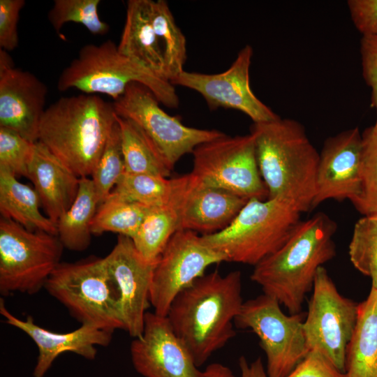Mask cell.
I'll return each instance as SVG.
<instances>
[{"label":"cell","instance_id":"obj_1","mask_svg":"<svg viewBox=\"0 0 377 377\" xmlns=\"http://www.w3.org/2000/svg\"><path fill=\"white\" fill-rule=\"evenodd\" d=\"M243 303L238 270L205 274L174 299L167 318L198 367L235 337Z\"/></svg>","mask_w":377,"mask_h":377},{"label":"cell","instance_id":"obj_2","mask_svg":"<svg viewBox=\"0 0 377 377\" xmlns=\"http://www.w3.org/2000/svg\"><path fill=\"white\" fill-rule=\"evenodd\" d=\"M337 228L323 212L300 221L281 248L254 266L251 279L290 314L302 313L318 269L336 256Z\"/></svg>","mask_w":377,"mask_h":377},{"label":"cell","instance_id":"obj_3","mask_svg":"<svg viewBox=\"0 0 377 377\" xmlns=\"http://www.w3.org/2000/svg\"><path fill=\"white\" fill-rule=\"evenodd\" d=\"M268 198H281L302 213L311 210L319 153L304 126L290 119L253 123L250 133Z\"/></svg>","mask_w":377,"mask_h":377},{"label":"cell","instance_id":"obj_4","mask_svg":"<svg viewBox=\"0 0 377 377\" xmlns=\"http://www.w3.org/2000/svg\"><path fill=\"white\" fill-rule=\"evenodd\" d=\"M115 123L112 103L96 94L61 97L45 109L38 142L78 177H88Z\"/></svg>","mask_w":377,"mask_h":377},{"label":"cell","instance_id":"obj_5","mask_svg":"<svg viewBox=\"0 0 377 377\" xmlns=\"http://www.w3.org/2000/svg\"><path fill=\"white\" fill-rule=\"evenodd\" d=\"M138 82L147 87L164 105L176 108L179 98L170 81L121 54L112 40L82 47L77 57L61 73L57 89H77L86 94H103L114 101L127 87Z\"/></svg>","mask_w":377,"mask_h":377},{"label":"cell","instance_id":"obj_6","mask_svg":"<svg viewBox=\"0 0 377 377\" xmlns=\"http://www.w3.org/2000/svg\"><path fill=\"white\" fill-rule=\"evenodd\" d=\"M301 214L293 204L281 198H251L228 227L201 238L227 262L255 266L286 243L300 221Z\"/></svg>","mask_w":377,"mask_h":377},{"label":"cell","instance_id":"obj_7","mask_svg":"<svg viewBox=\"0 0 377 377\" xmlns=\"http://www.w3.org/2000/svg\"><path fill=\"white\" fill-rule=\"evenodd\" d=\"M45 288L82 325L124 330L119 291L105 258L60 263Z\"/></svg>","mask_w":377,"mask_h":377},{"label":"cell","instance_id":"obj_8","mask_svg":"<svg viewBox=\"0 0 377 377\" xmlns=\"http://www.w3.org/2000/svg\"><path fill=\"white\" fill-rule=\"evenodd\" d=\"M64 246L57 235L31 231L0 219V292L33 295L45 288L60 264Z\"/></svg>","mask_w":377,"mask_h":377},{"label":"cell","instance_id":"obj_9","mask_svg":"<svg viewBox=\"0 0 377 377\" xmlns=\"http://www.w3.org/2000/svg\"><path fill=\"white\" fill-rule=\"evenodd\" d=\"M279 302L266 294L242 304L234 324L250 329L259 338L266 359L268 377H286L309 350L303 330L304 313L285 314Z\"/></svg>","mask_w":377,"mask_h":377},{"label":"cell","instance_id":"obj_10","mask_svg":"<svg viewBox=\"0 0 377 377\" xmlns=\"http://www.w3.org/2000/svg\"><path fill=\"white\" fill-rule=\"evenodd\" d=\"M192 154L191 173L202 183L248 200L268 198L251 133L236 136L224 133L198 145Z\"/></svg>","mask_w":377,"mask_h":377},{"label":"cell","instance_id":"obj_11","mask_svg":"<svg viewBox=\"0 0 377 377\" xmlns=\"http://www.w3.org/2000/svg\"><path fill=\"white\" fill-rule=\"evenodd\" d=\"M159 103L147 87L133 82L112 105L117 116L131 121L144 132L172 169L196 147L224 134L187 126L163 110Z\"/></svg>","mask_w":377,"mask_h":377},{"label":"cell","instance_id":"obj_12","mask_svg":"<svg viewBox=\"0 0 377 377\" xmlns=\"http://www.w3.org/2000/svg\"><path fill=\"white\" fill-rule=\"evenodd\" d=\"M358 304L338 291L323 266L318 269L303 330L309 351H319L343 373L347 346L357 320Z\"/></svg>","mask_w":377,"mask_h":377},{"label":"cell","instance_id":"obj_13","mask_svg":"<svg viewBox=\"0 0 377 377\" xmlns=\"http://www.w3.org/2000/svg\"><path fill=\"white\" fill-rule=\"evenodd\" d=\"M226 257L206 245L198 233L177 230L158 258L153 272L149 302L154 313L167 316L174 299L212 265Z\"/></svg>","mask_w":377,"mask_h":377},{"label":"cell","instance_id":"obj_14","mask_svg":"<svg viewBox=\"0 0 377 377\" xmlns=\"http://www.w3.org/2000/svg\"><path fill=\"white\" fill-rule=\"evenodd\" d=\"M252 55L253 49L247 45L238 52L235 60L224 72L205 74L184 71L170 83L198 92L211 110L223 108L239 110L253 123L276 120L280 117L260 101L251 90L249 70Z\"/></svg>","mask_w":377,"mask_h":377},{"label":"cell","instance_id":"obj_15","mask_svg":"<svg viewBox=\"0 0 377 377\" xmlns=\"http://www.w3.org/2000/svg\"><path fill=\"white\" fill-rule=\"evenodd\" d=\"M130 353L135 371L144 377H205L167 316L154 312L146 313L143 332L132 341Z\"/></svg>","mask_w":377,"mask_h":377},{"label":"cell","instance_id":"obj_16","mask_svg":"<svg viewBox=\"0 0 377 377\" xmlns=\"http://www.w3.org/2000/svg\"><path fill=\"white\" fill-rule=\"evenodd\" d=\"M177 196L178 230L212 235L228 227L249 200L202 183L191 172L174 177Z\"/></svg>","mask_w":377,"mask_h":377},{"label":"cell","instance_id":"obj_17","mask_svg":"<svg viewBox=\"0 0 377 377\" xmlns=\"http://www.w3.org/2000/svg\"><path fill=\"white\" fill-rule=\"evenodd\" d=\"M47 94L44 82L32 73L15 67L8 52L0 49V127L38 142Z\"/></svg>","mask_w":377,"mask_h":377},{"label":"cell","instance_id":"obj_18","mask_svg":"<svg viewBox=\"0 0 377 377\" xmlns=\"http://www.w3.org/2000/svg\"><path fill=\"white\" fill-rule=\"evenodd\" d=\"M105 258L119 291L124 330L132 337H139L150 304L149 291L156 263L143 258L132 239L123 235H119L115 246Z\"/></svg>","mask_w":377,"mask_h":377},{"label":"cell","instance_id":"obj_19","mask_svg":"<svg viewBox=\"0 0 377 377\" xmlns=\"http://www.w3.org/2000/svg\"><path fill=\"white\" fill-rule=\"evenodd\" d=\"M362 151V138L358 127L325 140L319 153L311 209L328 200L351 202L358 195Z\"/></svg>","mask_w":377,"mask_h":377},{"label":"cell","instance_id":"obj_20","mask_svg":"<svg viewBox=\"0 0 377 377\" xmlns=\"http://www.w3.org/2000/svg\"><path fill=\"white\" fill-rule=\"evenodd\" d=\"M0 313L7 324L24 332L37 346L38 356L34 369V377H44L57 357L66 352L90 360L95 359L96 346H108L113 334L90 325H82L70 332H54L36 325L31 316L26 320L17 318L8 310L2 299Z\"/></svg>","mask_w":377,"mask_h":377},{"label":"cell","instance_id":"obj_21","mask_svg":"<svg viewBox=\"0 0 377 377\" xmlns=\"http://www.w3.org/2000/svg\"><path fill=\"white\" fill-rule=\"evenodd\" d=\"M27 178L33 183L47 216L57 224L77 196L80 177L36 142Z\"/></svg>","mask_w":377,"mask_h":377},{"label":"cell","instance_id":"obj_22","mask_svg":"<svg viewBox=\"0 0 377 377\" xmlns=\"http://www.w3.org/2000/svg\"><path fill=\"white\" fill-rule=\"evenodd\" d=\"M117 48L121 54L167 80L163 54L151 20L149 0L127 1Z\"/></svg>","mask_w":377,"mask_h":377},{"label":"cell","instance_id":"obj_23","mask_svg":"<svg viewBox=\"0 0 377 377\" xmlns=\"http://www.w3.org/2000/svg\"><path fill=\"white\" fill-rule=\"evenodd\" d=\"M345 377H377V289L358 304L355 326L347 346Z\"/></svg>","mask_w":377,"mask_h":377},{"label":"cell","instance_id":"obj_24","mask_svg":"<svg viewBox=\"0 0 377 377\" xmlns=\"http://www.w3.org/2000/svg\"><path fill=\"white\" fill-rule=\"evenodd\" d=\"M40 200L34 188L20 182L7 170L0 169V213L31 231L57 236V224L40 211Z\"/></svg>","mask_w":377,"mask_h":377},{"label":"cell","instance_id":"obj_25","mask_svg":"<svg viewBox=\"0 0 377 377\" xmlns=\"http://www.w3.org/2000/svg\"><path fill=\"white\" fill-rule=\"evenodd\" d=\"M99 205L94 182L80 177L77 196L71 207L57 222V237L64 247L83 251L90 244L91 224Z\"/></svg>","mask_w":377,"mask_h":377},{"label":"cell","instance_id":"obj_26","mask_svg":"<svg viewBox=\"0 0 377 377\" xmlns=\"http://www.w3.org/2000/svg\"><path fill=\"white\" fill-rule=\"evenodd\" d=\"M178 226V200L173 186L170 201L149 208L132 240L143 258L156 263Z\"/></svg>","mask_w":377,"mask_h":377},{"label":"cell","instance_id":"obj_27","mask_svg":"<svg viewBox=\"0 0 377 377\" xmlns=\"http://www.w3.org/2000/svg\"><path fill=\"white\" fill-rule=\"evenodd\" d=\"M119 126L125 172L168 177L172 169L161 154L133 122L116 114Z\"/></svg>","mask_w":377,"mask_h":377},{"label":"cell","instance_id":"obj_28","mask_svg":"<svg viewBox=\"0 0 377 377\" xmlns=\"http://www.w3.org/2000/svg\"><path fill=\"white\" fill-rule=\"evenodd\" d=\"M149 5L151 20L163 54L165 78L170 82L184 71L186 38L167 1L149 0Z\"/></svg>","mask_w":377,"mask_h":377},{"label":"cell","instance_id":"obj_29","mask_svg":"<svg viewBox=\"0 0 377 377\" xmlns=\"http://www.w3.org/2000/svg\"><path fill=\"white\" fill-rule=\"evenodd\" d=\"M149 208L112 191L98 207L91 224L92 235L111 232L132 239Z\"/></svg>","mask_w":377,"mask_h":377},{"label":"cell","instance_id":"obj_30","mask_svg":"<svg viewBox=\"0 0 377 377\" xmlns=\"http://www.w3.org/2000/svg\"><path fill=\"white\" fill-rule=\"evenodd\" d=\"M172 188V178L125 172L112 192L130 201L154 207L163 205L170 201Z\"/></svg>","mask_w":377,"mask_h":377},{"label":"cell","instance_id":"obj_31","mask_svg":"<svg viewBox=\"0 0 377 377\" xmlns=\"http://www.w3.org/2000/svg\"><path fill=\"white\" fill-rule=\"evenodd\" d=\"M348 254L354 267L377 289V214L363 216L355 223Z\"/></svg>","mask_w":377,"mask_h":377},{"label":"cell","instance_id":"obj_32","mask_svg":"<svg viewBox=\"0 0 377 377\" xmlns=\"http://www.w3.org/2000/svg\"><path fill=\"white\" fill-rule=\"evenodd\" d=\"M361 187L351 201L363 216L377 214V120L362 133Z\"/></svg>","mask_w":377,"mask_h":377},{"label":"cell","instance_id":"obj_33","mask_svg":"<svg viewBox=\"0 0 377 377\" xmlns=\"http://www.w3.org/2000/svg\"><path fill=\"white\" fill-rule=\"evenodd\" d=\"M124 172L120 128L116 120L105 148L91 175L99 205L109 196Z\"/></svg>","mask_w":377,"mask_h":377},{"label":"cell","instance_id":"obj_34","mask_svg":"<svg viewBox=\"0 0 377 377\" xmlns=\"http://www.w3.org/2000/svg\"><path fill=\"white\" fill-rule=\"evenodd\" d=\"M100 0H54L47 14L48 20L59 33L67 22L82 24L94 35H104L110 30L108 24L98 14Z\"/></svg>","mask_w":377,"mask_h":377},{"label":"cell","instance_id":"obj_35","mask_svg":"<svg viewBox=\"0 0 377 377\" xmlns=\"http://www.w3.org/2000/svg\"><path fill=\"white\" fill-rule=\"evenodd\" d=\"M34 143L10 129L0 127V169L17 177L27 178Z\"/></svg>","mask_w":377,"mask_h":377},{"label":"cell","instance_id":"obj_36","mask_svg":"<svg viewBox=\"0 0 377 377\" xmlns=\"http://www.w3.org/2000/svg\"><path fill=\"white\" fill-rule=\"evenodd\" d=\"M24 5V0H0V49L8 52L17 47V22Z\"/></svg>","mask_w":377,"mask_h":377},{"label":"cell","instance_id":"obj_37","mask_svg":"<svg viewBox=\"0 0 377 377\" xmlns=\"http://www.w3.org/2000/svg\"><path fill=\"white\" fill-rule=\"evenodd\" d=\"M286 377H345V374L321 353L311 350Z\"/></svg>","mask_w":377,"mask_h":377},{"label":"cell","instance_id":"obj_38","mask_svg":"<svg viewBox=\"0 0 377 377\" xmlns=\"http://www.w3.org/2000/svg\"><path fill=\"white\" fill-rule=\"evenodd\" d=\"M350 14L362 36H377V0L348 1Z\"/></svg>","mask_w":377,"mask_h":377},{"label":"cell","instance_id":"obj_39","mask_svg":"<svg viewBox=\"0 0 377 377\" xmlns=\"http://www.w3.org/2000/svg\"><path fill=\"white\" fill-rule=\"evenodd\" d=\"M360 44L362 75L371 89V105L377 114V36H362Z\"/></svg>","mask_w":377,"mask_h":377},{"label":"cell","instance_id":"obj_40","mask_svg":"<svg viewBox=\"0 0 377 377\" xmlns=\"http://www.w3.org/2000/svg\"><path fill=\"white\" fill-rule=\"evenodd\" d=\"M238 364L241 377H268L260 357L249 363L245 357L242 356L239 359Z\"/></svg>","mask_w":377,"mask_h":377},{"label":"cell","instance_id":"obj_41","mask_svg":"<svg viewBox=\"0 0 377 377\" xmlns=\"http://www.w3.org/2000/svg\"><path fill=\"white\" fill-rule=\"evenodd\" d=\"M205 377H235L228 367L220 363H212L205 370Z\"/></svg>","mask_w":377,"mask_h":377}]
</instances>
